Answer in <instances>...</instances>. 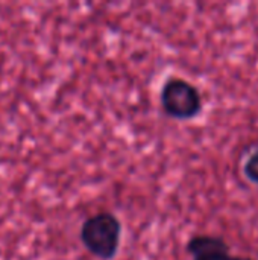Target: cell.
Instances as JSON below:
<instances>
[{
  "instance_id": "277c9868",
  "label": "cell",
  "mask_w": 258,
  "mask_h": 260,
  "mask_svg": "<svg viewBox=\"0 0 258 260\" xmlns=\"http://www.w3.org/2000/svg\"><path fill=\"white\" fill-rule=\"evenodd\" d=\"M230 250L213 251V253H208V254H202V256L192 257V260H255L252 259V257H248V256H231L230 254Z\"/></svg>"
},
{
  "instance_id": "6da1fadb",
  "label": "cell",
  "mask_w": 258,
  "mask_h": 260,
  "mask_svg": "<svg viewBox=\"0 0 258 260\" xmlns=\"http://www.w3.org/2000/svg\"><path fill=\"white\" fill-rule=\"evenodd\" d=\"M79 238L91 256L99 260H113L120 248L122 222L111 212H97L82 222Z\"/></svg>"
},
{
  "instance_id": "7a4b0ae2",
  "label": "cell",
  "mask_w": 258,
  "mask_h": 260,
  "mask_svg": "<svg viewBox=\"0 0 258 260\" xmlns=\"http://www.w3.org/2000/svg\"><path fill=\"white\" fill-rule=\"evenodd\" d=\"M160 104L164 114L175 120H192L204 108L199 88L179 76H170L164 81L160 91Z\"/></svg>"
},
{
  "instance_id": "3957f363",
  "label": "cell",
  "mask_w": 258,
  "mask_h": 260,
  "mask_svg": "<svg viewBox=\"0 0 258 260\" xmlns=\"http://www.w3.org/2000/svg\"><path fill=\"white\" fill-rule=\"evenodd\" d=\"M243 175L249 183L258 186V148H255L243 161Z\"/></svg>"
}]
</instances>
